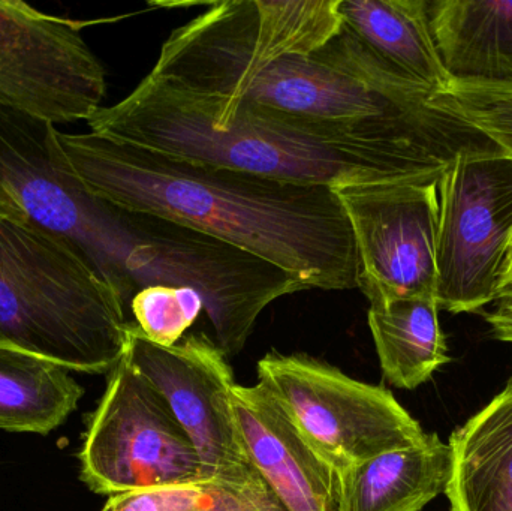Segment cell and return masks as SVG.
Returning <instances> with one entry per match:
<instances>
[{"instance_id":"obj_1","label":"cell","mask_w":512,"mask_h":511,"mask_svg":"<svg viewBox=\"0 0 512 511\" xmlns=\"http://www.w3.org/2000/svg\"><path fill=\"white\" fill-rule=\"evenodd\" d=\"M152 77L198 95L249 102L303 125L420 150L451 167L504 150L438 95L406 81L343 24L310 54L256 53L240 0L207 3L173 30Z\"/></svg>"},{"instance_id":"obj_2","label":"cell","mask_w":512,"mask_h":511,"mask_svg":"<svg viewBox=\"0 0 512 511\" xmlns=\"http://www.w3.org/2000/svg\"><path fill=\"white\" fill-rule=\"evenodd\" d=\"M59 143L87 194L170 219L261 258L304 287L357 288V251L336 189L195 164L93 132Z\"/></svg>"},{"instance_id":"obj_3","label":"cell","mask_w":512,"mask_h":511,"mask_svg":"<svg viewBox=\"0 0 512 511\" xmlns=\"http://www.w3.org/2000/svg\"><path fill=\"white\" fill-rule=\"evenodd\" d=\"M90 132L195 164L300 185L439 180L438 159L343 129L303 125L249 102L198 95L147 77L87 120Z\"/></svg>"},{"instance_id":"obj_4","label":"cell","mask_w":512,"mask_h":511,"mask_svg":"<svg viewBox=\"0 0 512 511\" xmlns=\"http://www.w3.org/2000/svg\"><path fill=\"white\" fill-rule=\"evenodd\" d=\"M129 327L122 297L74 240L0 201V347L107 374Z\"/></svg>"},{"instance_id":"obj_5","label":"cell","mask_w":512,"mask_h":511,"mask_svg":"<svg viewBox=\"0 0 512 511\" xmlns=\"http://www.w3.org/2000/svg\"><path fill=\"white\" fill-rule=\"evenodd\" d=\"M258 384L336 477L426 437L390 390L355 380L306 354L271 351L259 360Z\"/></svg>"},{"instance_id":"obj_6","label":"cell","mask_w":512,"mask_h":511,"mask_svg":"<svg viewBox=\"0 0 512 511\" xmlns=\"http://www.w3.org/2000/svg\"><path fill=\"white\" fill-rule=\"evenodd\" d=\"M436 300L450 314H472L499 300L512 246V159L463 156L438 183Z\"/></svg>"},{"instance_id":"obj_7","label":"cell","mask_w":512,"mask_h":511,"mask_svg":"<svg viewBox=\"0 0 512 511\" xmlns=\"http://www.w3.org/2000/svg\"><path fill=\"white\" fill-rule=\"evenodd\" d=\"M81 479L96 494L201 482L197 450L164 396L123 354L90 419Z\"/></svg>"},{"instance_id":"obj_8","label":"cell","mask_w":512,"mask_h":511,"mask_svg":"<svg viewBox=\"0 0 512 511\" xmlns=\"http://www.w3.org/2000/svg\"><path fill=\"white\" fill-rule=\"evenodd\" d=\"M105 69L74 21L21 0H0V104L51 125L89 120Z\"/></svg>"},{"instance_id":"obj_9","label":"cell","mask_w":512,"mask_h":511,"mask_svg":"<svg viewBox=\"0 0 512 511\" xmlns=\"http://www.w3.org/2000/svg\"><path fill=\"white\" fill-rule=\"evenodd\" d=\"M125 357L164 396L191 438L204 485L240 486L259 479L234 422L233 369L213 339L194 333L164 348L150 342L131 323Z\"/></svg>"},{"instance_id":"obj_10","label":"cell","mask_w":512,"mask_h":511,"mask_svg":"<svg viewBox=\"0 0 512 511\" xmlns=\"http://www.w3.org/2000/svg\"><path fill=\"white\" fill-rule=\"evenodd\" d=\"M439 180L336 189L357 251V288L370 300L436 297Z\"/></svg>"},{"instance_id":"obj_11","label":"cell","mask_w":512,"mask_h":511,"mask_svg":"<svg viewBox=\"0 0 512 511\" xmlns=\"http://www.w3.org/2000/svg\"><path fill=\"white\" fill-rule=\"evenodd\" d=\"M0 201L74 240L104 276L116 207L90 197L72 174L56 126L2 104Z\"/></svg>"},{"instance_id":"obj_12","label":"cell","mask_w":512,"mask_h":511,"mask_svg":"<svg viewBox=\"0 0 512 511\" xmlns=\"http://www.w3.org/2000/svg\"><path fill=\"white\" fill-rule=\"evenodd\" d=\"M231 408L249 464L286 510L336 511V474L261 384H236Z\"/></svg>"},{"instance_id":"obj_13","label":"cell","mask_w":512,"mask_h":511,"mask_svg":"<svg viewBox=\"0 0 512 511\" xmlns=\"http://www.w3.org/2000/svg\"><path fill=\"white\" fill-rule=\"evenodd\" d=\"M429 14L453 83L512 90V0H438Z\"/></svg>"},{"instance_id":"obj_14","label":"cell","mask_w":512,"mask_h":511,"mask_svg":"<svg viewBox=\"0 0 512 511\" xmlns=\"http://www.w3.org/2000/svg\"><path fill=\"white\" fill-rule=\"evenodd\" d=\"M451 511H512V377L505 389L451 434Z\"/></svg>"},{"instance_id":"obj_15","label":"cell","mask_w":512,"mask_h":511,"mask_svg":"<svg viewBox=\"0 0 512 511\" xmlns=\"http://www.w3.org/2000/svg\"><path fill=\"white\" fill-rule=\"evenodd\" d=\"M340 15L378 59L432 95L451 87L439 57L427 0H342Z\"/></svg>"},{"instance_id":"obj_16","label":"cell","mask_w":512,"mask_h":511,"mask_svg":"<svg viewBox=\"0 0 512 511\" xmlns=\"http://www.w3.org/2000/svg\"><path fill=\"white\" fill-rule=\"evenodd\" d=\"M451 453L436 434L337 477L336 511H421L447 489Z\"/></svg>"},{"instance_id":"obj_17","label":"cell","mask_w":512,"mask_h":511,"mask_svg":"<svg viewBox=\"0 0 512 511\" xmlns=\"http://www.w3.org/2000/svg\"><path fill=\"white\" fill-rule=\"evenodd\" d=\"M367 321L391 386L415 390L450 362L436 297L370 300Z\"/></svg>"},{"instance_id":"obj_18","label":"cell","mask_w":512,"mask_h":511,"mask_svg":"<svg viewBox=\"0 0 512 511\" xmlns=\"http://www.w3.org/2000/svg\"><path fill=\"white\" fill-rule=\"evenodd\" d=\"M50 360L0 347V429L47 435L63 425L84 389Z\"/></svg>"},{"instance_id":"obj_19","label":"cell","mask_w":512,"mask_h":511,"mask_svg":"<svg viewBox=\"0 0 512 511\" xmlns=\"http://www.w3.org/2000/svg\"><path fill=\"white\" fill-rule=\"evenodd\" d=\"M132 315L144 336L159 347L179 344L204 311V300L192 288L153 285L132 297Z\"/></svg>"},{"instance_id":"obj_20","label":"cell","mask_w":512,"mask_h":511,"mask_svg":"<svg viewBox=\"0 0 512 511\" xmlns=\"http://www.w3.org/2000/svg\"><path fill=\"white\" fill-rule=\"evenodd\" d=\"M438 96L492 138L512 159V90L453 83L448 92Z\"/></svg>"},{"instance_id":"obj_21","label":"cell","mask_w":512,"mask_h":511,"mask_svg":"<svg viewBox=\"0 0 512 511\" xmlns=\"http://www.w3.org/2000/svg\"><path fill=\"white\" fill-rule=\"evenodd\" d=\"M210 500V485L176 483L111 495L102 511H203Z\"/></svg>"},{"instance_id":"obj_22","label":"cell","mask_w":512,"mask_h":511,"mask_svg":"<svg viewBox=\"0 0 512 511\" xmlns=\"http://www.w3.org/2000/svg\"><path fill=\"white\" fill-rule=\"evenodd\" d=\"M203 511H288L259 477L248 485H210V500Z\"/></svg>"},{"instance_id":"obj_23","label":"cell","mask_w":512,"mask_h":511,"mask_svg":"<svg viewBox=\"0 0 512 511\" xmlns=\"http://www.w3.org/2000/svg\"><path fill=\"white\" fill-rule=\"evenodd\" d=\"M486 320L493 338L512 344V300H499V305L486 315Z\"/></svg>"},{"instance_id":"obj_24","label":"cell","mask_w":512,"mask_h":511,"mask_svg":"<svg viewBox=\"0 0 512 511\" xmlns=\"http://www.w3.org/2000/svg\"><path fill=\"white\" fill-rule=\"evenodd\" d=\"M512 299V276L505 279L502 284L501 291H499V300Z\"/></svg>"},{"instance_id":"obj_25","label":"cell","mask_w":512,"mask_h":511,"mask_svg":"<svg viewBox=\"0 0 512 511\" xmlns=\"http://www.w3.org/2000/svg\"><path fill=\"white\" fill-rule=\"evenodd\" d=\"M512 276V246L510 249V254H508V261H507V273H505V279L511 278ZM504 279V281H505Z\"/></svg>"},{"instance_id":"obj_26","label":"cell","mask_w":512,"mask_h":511,"mask_svg":"<svg viewBox=\"0 0 512 511\" xmlns=\"http://www.w3.org/2000/svg\"><path fill=\"white\" fill-rule=\"evenodd\" d=\"M505 300H512V299H505Z\"/></svg>"}]
</instances>
